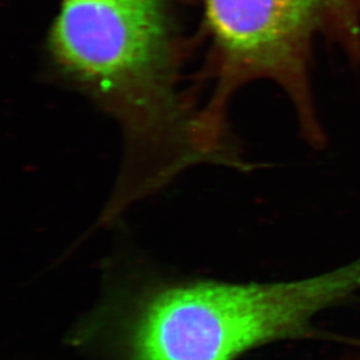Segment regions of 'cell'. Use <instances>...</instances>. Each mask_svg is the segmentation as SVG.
I'll return each mask as SVG.
<instances>
[{"mask_svg": "<svg viewBox=\"0 0 360 360\" xmlns=\"http://www.w3.org/2000/svg\"><path fill=\"white\" fill-rule=\"evenodd\" d=\"M181 0H60L47 54L62 79L109 113L122 129L125 160L108 210L160 189L209 162L198 138L200 99L184 86L191 41Z\"/></svg>", "mask_w": 360, "mask_h": 360, "instance_id": "cell-1", "label": "cell"}, {"mask_svg": "<svg viewBox=\"0 0 360 360\" xmlns=\"http://www.w3.org/2000/svg\"><path fill=\"white\" fill-rule=\"evenodd\" d=\"M205 61L194 84H207L198 129L214 152L232 145L229 109L253 82H271L292 104L308 143H326L311 84L314 47L326 41L360 69V0H198Z\"/></svg>", "mask_w": 360, "mask_h": 360, "instance_id": "cell-2", "label": "cell"}, {"mask_svg": "<svg viewBox=\"0 0 360 360\" xmlns=\"http://www.w3.org/2000/svg\"><path fill=\"white\" fill-rule=\"evenodd\" d=\"M358 290L360 259L297 281L160 283L129 303L120 343L129 360H236L278 340L326 338L314 317Z\"/></svg>", "mask_w": 360, "mask_h": 360, "instance_id": "cell-3", "label": "cell"}, {"mask_svg": "<svg viewBox=\"0 0 360 360\" xmlns=\"http://www.w3.org/2000/svg\"><path fill=\"white\" fill-rule=\"evenodd\" d=\"M354 360H360V357L356 358Z\"/></svg>", "mask_w": 360, "mask_h": 360, "instance_id": "cell-4", "label": "cell"}]
</instances>
